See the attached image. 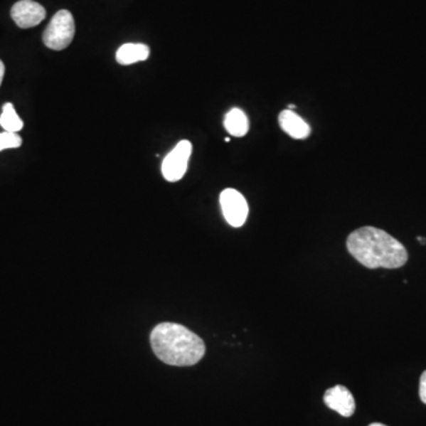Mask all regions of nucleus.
I'll list each match as a JSON object with an SVG mask.
<instances>
[{"label": "nucleus", "mask_w": 426, "mask_h": 426, "mask_svg": "<svg viewBox=\"0 0 426 426\" xmlns=\"http://www.w3.org/2000/svg\"><path fill=\"white\" fill-rule=\"evenodd\" d=\"M349 254L368 269H397L405 265L409 254L405 247L390 233L374 226H363L347 238Z\"/></svg>", "instance_id": "nucleus-1"}, {"label": "nucleus", "mask_w": 426, "mask_h": 426, "mask_svg": "<svg viewBox=\"0 0 426 426\" xmlns=\"http://www.w3.org/2000/svg\"><path fill=\"white\" fill-rule=\"evenodd\" d=\"M151 345L158 359L171 366H193L206 352L204 341L197 334L173 322L158 324L151 331Z\"/></svg>", "instance_id": "nucleus-2"}, {"label": "nucleus", "mask_w": 426, "mask_h": 426, "mask_svg": "<svg viewBox=\"0 0 426 426\" xmlns=\"http://www.w3.org/2000/svg\"><path fill=\"white\" fill-rule=\"evenodd\" d=\"M75 21L70 11L60 10L53 16L43 33L46 48L60 51L70 46L75 37Z\"/></svg>", "instance_id": "nucleus-3"}, {"label": "nucleus", "mask_w": 426, "mask_h": 426, "mask_svg": "<svg viewBox=\"0 0 426 426\" xmlns=\"http://www.w3.org/2000/svg\"><path fill=\"white\" fill-rule=\"evenodd\" d=\"M192 154V144L183 140L166 155L161 165L162 176L169 183L179 181L187 171L188 160Z\"/></svg>", "instance_id": "nucleus-4"}, {"label": "nucleus", "mask_w": 426, "mask_h": 426, "mask_svg": "<svg viewBox=\"0 0 426 426\" xmlns=\"http://www.w3.org/2000/svg\"><path fill=\"white\" fill-rule=\"evenodd\" d=\"M220 206L226 222L233 228H240L247 222L249 205L243 194L235 188H226L220 193Z\"/></svg>", "instance_id": "nucleus-5"}, {"label": "nucleus", "mask_w": 426, "mask_h": 426, "mask_svg": "<svg viewBox=\"0 0 426 426\" xmlns=\"http://www.w3.org/2000/svg\"><path fill=\"white\" fill-rule=\"evenodd\" d=\"M46 16V9L33 0H21L11 9V17L21 28L37 26L44 21Z\"/></svg>", "instance_id": "nucleus-6"}, {"label": "nucleus", "mask_w": 426, "mask_h": 426, "mask_svg": "<svg viewBox=\"0 0 426 426\" xmlns=\"http://www.w3.org/2000/svg\"><path fill=\"white\" fill-rule=\"evenodd\" d=\"M324 402L329 409L342 417L353 416L356 411V400L348 388L336 385L324 393Z\"/></svg>", "instance_id": "nucleus-7"}, {"label": "nucleus", "mask_w": 426, "mask_h": 426, "mask_svg": "<svg viewBox=\"0 0 426 426\" xmlns=\"http://www.w3.org/2000/svg\"><path fill=\"white\" fill-rule=\"evenodd\" d=\"M279 122L283 131L292 138L303 140L309 137V126L306 121L303 120L302 117H299L292 110H287L281 112Z\"/></svg>", "instance_id": "nucleus-8"}, {"label": "nucleus", "mask_w": 426, "mask_h": 426, "mask_svg": "<svg viewBox=\"0 0 426 426\" xmlns=\"http://www.w3.org/2000/svg\"><path fill=\"white\" fill-rule=\"evenodd\" d=\"M149 57V48L140 43H127L117 50V60L121 65L144 62Z\"/></svg>", "instance_id": "nucleus-9"}, {"label": "nucleus", "mask_w": 426, "mask_h": 426, "mask_svg": "<svg viewBox=\"0 0 426 426\" xmlns=\"http://www.w3.org/2000/svg\"><path fill=\"white\" fill-rule=\"evenodd\" d=\"M224 127L230 134L237 138H242L249 132V120L243 110L233 108L226 114Z\"/></svg>", "instance_id": "nucleus-10"}, {"label": "nucleus", "mask_w": 426, "mask_h": 426, "mask_svg": "<svg viewBox=\"0 0 426 426\" xmlns=\"http://www.w3.org/2000/svg\"><path fill=\"white\" fill-rule=\"evenodd\" d=\"M23 121L18 117L17 112L14 110L12 103L7 102L3 106V112L0 115V126L5 132L17 133L23 128Z\"/></svg>", "instance_id": "nucleus-11"}, {"label": "nucleus", "mask_w": 426, "mask_h": 426, "mask_svg": "<svg viewBox=\"0 0 426 426\" xmlns=\"http://www.w3.org/2000/svg\"><path fill=\"white\" fill-rule=\"evenodd\" d=\"M21 146V138L17 133L4 132L0 133V151L9 148H18Z\"/></svg>", "instance_id": "nucleus-12"}, {"label": "nucleus", "mask_w": 426, "mask_h": 426, "mask_svg": "<svg viewBox=\"0 0 426 426\" xmlns=\"http://www.w3.org/2000/svg\"><path fill=\"white\" fill-rule=\"evenodd\" d=\"M420 397L422 402L426 404V371L422 374L420 383Z\"/></svg>", "instance_id": "nucleus-13"}, {"label": "nucleus", "mask_w": 426, "mask_h": 426, "mask_svg": "<svg viewBox=\"0 0 426 426\" xmlns=\"http://www.w3.org/2000/svg\"><path fill=\"white\" fill-rule=\"evenodd\" d=\"M4 75H5V65H4L3 60H0V85L3 82Z\"/></svg>", "instance_id": "nucleus-14"}, {"label": "nucleus", "mask_w": 426, "mask_h": 426, "mask_svg": "<svg viewBox=\"0 0 426 426\" xmlns=\"http://www.w3.org/2000/svg\"><path fill=\"white\" fill-rule=\"evenodd\" d=\"M417 240H420V243L423 244V245L426 244V240L423 237H417Z\"/></svg>", "instance_id": "nucleus-15"}, {"label": "nucleus", "mask_w": 426, "mask_h": 426, "mask_svg": "<svg viewBox=\"0 0 426 426\" xmlns=\"http://www.w3.org/2000/svg\"><path fill=\"white\" fill-rule=\"evenodd\" d=\"M368 426H388V425H384V424H381V423H373V424H371V425Z\"/></svg>", "instance_id": "nucleus-16"}, {"label": "nucleus", "mask_w": 426, "mask_h": 426, "mask_svg": "<svg viewBox=\"0 0 426 426\" xmlns=\"http://www.w3.org/2000/svg\"><path fill=\"white\" fill-rule=\"evenodd\" d=\"M296 106H294V105H290V106L288 107V110H295Z\"/></svg>", "instance_id": "nucleus-17"}, {"label": "nucleus", "mask_w": 426, "mask_h": 426, "mask_svg": "<svg viewBox=\"0 0 426 426\" xmlns=\"http://www.w3.org/2000/svg\"><path fill=\"white\" fill-rule=\"evenodd\" d=\"M225 142H230V138H225Z\"/></svg>", "instance_id": "nucleus-18"}]
</instances>
